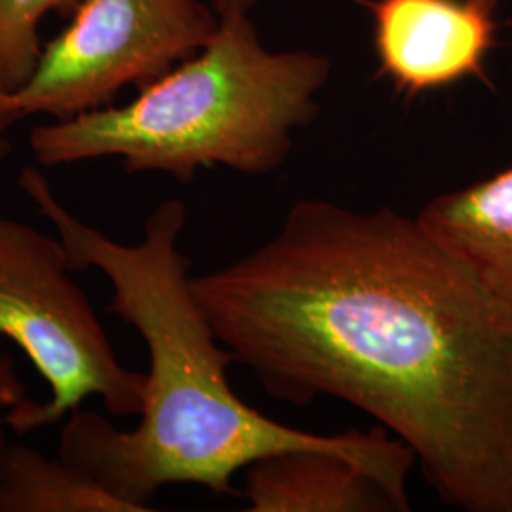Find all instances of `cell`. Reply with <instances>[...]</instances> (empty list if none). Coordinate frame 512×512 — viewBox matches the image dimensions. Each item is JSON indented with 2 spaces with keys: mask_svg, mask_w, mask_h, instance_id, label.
<instances>
[{
  "mask_svg": "<svg viewBox=\"0 0 512 512\" xmlns=\"http://www.w3.org/2000/svg\"><path fill=\"white\" fill-rule=\"evenodd\" d=\"M192 287L275 401L351 404L403 440L440 501L512 512V302L418 217L300 200Z\"/></svg>",
  "mask_w": 512,
  "mask_h": 512,
  "instance_id": "obj_1",
  "label": "cell"
},
{
  "mask_svg": "<svg viewBox=\"0 0 512 512\" xmlns=\"http://www.w3.org/2000/svg\"><path fill=\"white\" fill-rule=\"evenodd\" d=\"M19 188L52 222L74 272L95 268L112 285L109 311L137 330L148 349L141 421L116 429L93 412H73L59 458L82 469L139 512L164 486L194 484L234 494V478L260 459L293 450L334 452L363 465L406 507L412 450L382 425L336 435L300 431L245 403L228 380L234 361L192 287L190 258L179 249L186 205L165 200L145 220L139 243H120L78 219L37 167Z\"/></svg>",
  "mask_w": 512,
  "mask_h": 512,
  "instance_id": "obj_2",
  "label": "cell"
},
{
  "mask_svg": "<svg viewBox=\"0 0 512 512\" xmlns=\"http://www.w3.org/2000/svg\"><path fill=\"white\" fill-rule=\"evenodd\" d=\"M219 18L200 52L128 105L33 129L29 147L38 164L118 158L126 173H164L179 183L215 165L243 175L277 171L293 150L294 133L319 114L317 95L332 63L308 50H268L249 12Z\"/></svg>",
  "mask_w": 512,
  "mask_h": 512,
  "instance_id": "obj_3",
  "label": "cell"
},
{
  "mask_svg": "<svg viewBox=\"0 0 512 512\" xmlns=\"http://www.w3.org/2000/svg\"><path fill=\"white\" fill-rule=\"evenodd\" d=\"M63 241L0 217V336L12 340L50 385L2 418L19 435L48 427L99 397L112 416H139L145 374L120 363L90 298L71 277Z\"/></svg>",
  "mask_w": 512,
  "mask_h": 512,
  "instance_id": "obj_4",
  "label": "cell"
},
{
  "mask_svg": "<svg viewBox=\"0 0 512 512\" xmlns=\"http://www.w3.org/2000/svg\"><path fill=\"white\" fill-rule=\"evenodd\" d=\"M219 21L202 0H80L14 92L19 112L67 120L109 107L120 90H143L200 52Z\"/></svg>",
  "mask_w": 512,
  "mask_h": 512,
  "instance_id": "obj_5",
  "label": "cell"
},
{
  "mask_svg": "<svg viewBox=\"0 0 512 512\" xmlns=\"http://www.w3.org/2000/svg\"><path fill=\"white\" fill-rule=\"evenodd\" d=\"M497 0H370L378 71L408 97L484 78Z\"/></svg>",
  "mask_w": 512,
  "mask_h": 512,
  "instance_id": "obj_6",
  "label": "cell"
},
{
  "mask_svg": "<svg viewBox=\"0 0 512 512\" xmlns=\"http://www.w3.org/2000/svg\"><path fill=\"white\" fill-rule=\"evenodd\" d=\"M249 512H406L363 465L334 452L293 450L247 467Z\"/></svg>",
  "mask_w": 512,
  "mask_h": 512,
  "instance_id": "obj_7",
  "label": "cell"
},
{
  "mask_svg": "<svg viewBox=\"0 0 512 512\" xmlns=\"http://www.w3.org/2000/svg\"><path fill=\"white\" fill-rule=\"evenodd\" d=\"M418 219L512 302V167L440 194L421 207Z\"/></svg>",
  "mask_w": 512,
  "mask_h": 512,
  "instance_id": "obj_8",
  "label": "cell"
},
{
  "mask_svg": "<svg viewBox=\"0 0 512 512\" xmlns=\"http://www.w3.org/2000/svg\"><path fill=\"white\" fill-rule=\"evenodd\" d=\"M0 512H139L63 458L8 444L0 459Z\"/></svg>",
  "mask_w": 512,
  "mask_h": 512,
  "instance_id": "obj_9",
  "label": "cell"
},
{
  "mask_svg": "<svg viewBox=\"0 0 512 512\" xmlns=\"http://www.w3.org/2000/svg\"><path fill=\"white\" fill-rule=\"evenodd\" d=\"M80 0H0V84L18 92L35 71L42 54L38 29L57 12L73 16Z\"/></svg>",
  "mask_w": 512,
  "mask_h": 512,
  "instance_id": "obj_10",
  "label": "cell"
},
{
  "mask_svg": "<svg viewBox=\"0 0 512 512\" xmlns=\"http://www.w3.org/2000/svg\"><path fill=\"white\" fill-rule=\"evenodd\" d=\"M27 399L25 395V387L18 376L16 365L12 361V357L4 355L0 351V412L2 410H10L19 403H23ZM4 418H0V459L4 456L6 448H8V440L4 433Z\"/></svg>",
  "mask_w": 512,
  "mask_h": 512,
  "instance_id": "obj_11",
  "label": "cell"
},
{
  "mask_svg": "<svg viewBox=\"0 0 512 512\" xmlns=\"http://www.w3.org/2000/svg\"><path fill=\"white\" fill-rule=\"evenodd\" d=\"M21 112L16 103V95L14 92H8L2 84H0V131L12 124H16L21 120Z\"/></svg>",
  "mask_w": 512,
  "mask_h": 512,
  "instance_id": "obj_12",
  "label": "cell"
},
{
  "mask_svg": "<svg viewBox=\"0 0 512 512\" xmlns=\"http://www.w3.org/2000/svg\"><path fill=\"white\" fill-rule=\"evenodd\" d=\"M255 2L256 0H215V10H217V14L232 12V10L251 12Z\"/></svg>",
  "mask_w": 512,
  "mask_h": 512,
  "instance_id": "obj_13",
  "label": "cell"
},
{
  "mask_svg": "<svg viewBox=\"0 0 512 512\" xmlns=\"http://www.w3.org/2000/svg\"><path fill=\"white\" fill-rule=\"evenodd\" d=\"M10 143H8V139L6 137H2V133H0V162H4L6 158H8V154H10Z\"/></svg>",
  "mask_w": 512,
  "mask_h": 512,
  "instance_id": "obj_14",
  "label": "cell"
}]
</instances>
